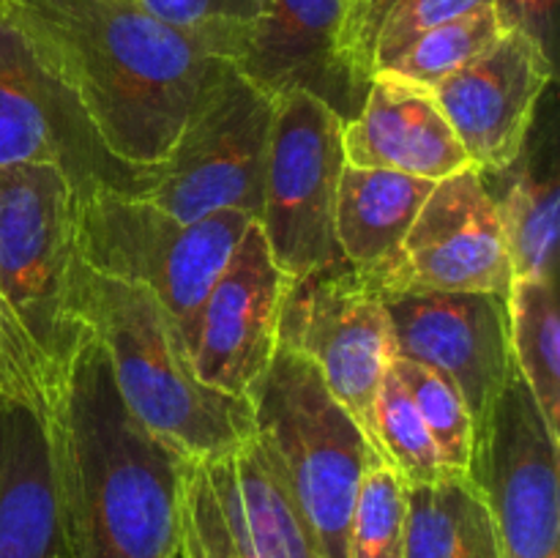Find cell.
Listing matches in <instances>:
<instances>
[{"instance_id": "6da1fadb", "label": "cell", "mask_w": 560, "mask_h": 558, "mask_svg": "<svg viewBox=\"0 0 560 558\" xmlns=\"http://www.w3.org/2000/svg\"><path fill=\"white\" fill-rule=\"evenodd\" d=\"M5 22L104 153L129 170L167 156L202 88L228 63L206 36L135 0H11Z\"/></svg>"}, {"instance_id": "7a4b0ae2", "label": "cell", "mask_w": 560, "mask_h": 558, "mask_svg": "<svg viewBox=\"0 0 560 558\" xmlns=\"http://www.w3.org/2000/svg\"><path fill=\"white\" fill-rule=\"evenodd\" d=\"M66 558H180V496L189 460L153 435L88 337L49 394Z\"/></svg>"}, {"instance_id": "3957f363", "label": "cell", "mask_w": 560, "mask_h": 558, "mask_svg": "<svg viewBox=\"0 0 560 558\" xmlns=\"http://www.w3.org/2000/svg\"><path fill=\"white\" fill-rule=\"evenodd\" d=\"M80 304L126 408L189 463L222 457L255 435L249 399L197 377L178 323L148 290L82 266Z\"/></svg>"}, {"instance_id": "277c9868", "label": "cell", "mask_w": 560, "mask_h": 558, "mask_svg": "<svg viewBox=\"0 0 560 558\" xmlns=\"http://www.w3.org/2000/svg\"><path fill=\"white\" fill-rule=\"evenodd\" d=\"M77 195L63 162L0 170V304L49 394L91 337L80 304Z\"/></svg>"}, {"instance_id": "5b68a950", "label": "cell", "mask_w": 560, "mask_h": 558, "mask_svg": "<svg viewBox=\"0 0 560 558\" xmlns=\"http://www.w3.org/2000/svg\"><path fill=\"white\" fill-rule=\"evenodd\" d=\"M255 435L277 463L320 558H348L355 492L381 454L317 367L277 348L249 392Z\"/></svg>"}, {"instance_id": "8992f818", "label": "cell", "mask_w": 560, "mask_h": 558, "mask_svg": "<svg viewBox=\"0 0 560 558\" xmlns=\"http://www.w3.org/2000/svg\"><path fill=\"white\" fill-rule=\"evenodd\" d=\"M255 219L219 211L180 222L124 186L88 184L77 195V249L88 271L148 290L173 315L186 345L219 274Z\"/></svg>"}, {"instance_id": "52a82bcc", "label": "cell", "mask_w": 560, "mask_h": 558, "mask_svg": "<svg viewBox=\"0 0 560 558\" xmlns=\"http://www.w3.org/2000/svg\"><path fill=\"white\" fill-rule=\"evenodd\" d=\"M273 98L246 80L233 63L219 66L197 96L167 156L131 170V195L197 222L219 211L260 217Z\"/></svg>"}, {"instance_id": "ba28073f", "label": "cell", "mask_w": 560, "mask_h": 558, "mask_svg": "<svg viewBox=\"0 0 560 558\" xmlns=\"http://www.w3.org/2000/svg\"><path fill=\"white\" fill-rule=\"evenodd\" d=\"M342 126L345 120L312 93L290 91L273 98L257 224L273 263L288 277L345 263L334 235L339 175L345 167Z\"/></svg>"}, {"instance_id": "9c48e42d", "label": "cell", "mask_w": 560, "mask_h": 558, "mask_svg": "<svg viewBox=\"0 0 560 558\" xmlns=\"http://www.w3.org/2000/svg\"><path fill=\"white\" fill-rule=\"evenodd\" d=\"M277 342L312 361L328 392L372 438V405L394 361L381 290L348 263L290 277Z\"/></svg>"}, {"instance_id": "30bf717a", "label": "cell", "mask_w": 560, "mask_h": 558, "mask_svg": "<svg viewBox=\"0 0 560 558\" xmlns=\"http://www.w3.org/2000/svg\"><path fill=\"white\" fill-rule=\"evenodd\" d=\"M180 539L184 558H320L257 435L222 457L189 463Z\"/></svg>"}, {"instance_id": "8fae6325", "label": "cell", "mask_w": 560, "mask_h": 558, "mask_svg": "<svg viewBox=\"0 0 560 558\" xmlns=\"http://www.w3.org/2000/svg\"><path fill=\"white\" fill-rule=\"evenodd\" d=\"M560 438L517 375L476 430L468 476L485 496L503 558H560Z\"/></svg>"}, {"instance_id": "7c38bea8", "label": "cell", "mask_w": 560, "mask_h": 558, "mask_svg": "<svg viewBox=\"0 0 560 558\" xmlns=\"http://www.w3.org/2000/svg\"><path fill=\"white\" fill-rule=\"evenodd\" d=\"M366 279L402 293L509 295L512 263L485 175L468 167L438 181L392 260Z\"/></svg>"}, {"instance_id": "4fadbf2b", "label": "cell", "mask_w": 560, "mask_h": 558, "mask_svg": "<svg viewBox=\"0 0 560 558\" xmlns=\"http://www.w3.org/2000/svg\"><path fill=\"white\" fill-rule=\"evenodd\" d=\"M381 293L392 323L394 359L419 361L446 375L463 394L474 430H479L517 375L509 337V295Z\"/></svg>"}, {"instance_id": "5bb4252c", "label": "cell", "mask_w": 560, "mask_h": 558, "mask_svg": "<svg viewBox=\"0 0 560 558\" xmlns=\"http://www.w3.org/2000/svg\"><path fill=\"white\" fill-rule=\"evenodd\" d=\"M288 279L273 263L260 224L252 222L197 317L191 364L202 383L249 397L279 348Z\"/></svg>"}, {"instance_id": "9a60e30c", "label": "cell", "mask_w": 560, "mask_h": 558, "mask_svg": "<svg viewBox=\"0 0 560 558\" xmlns=\"http://www.w3.org/2000/svg\"><path fill=\"white\" fill-rule=\"evenodd\" d=\"M552 74L556 60L523 33L506 31L474 63L432 88L474 170L506 173L517 164Z\"/></svg>"}, {"instance_id": "2e32d148", "label": "cell", "mask_w": 560, "mask_h": 558, "mask_svg": "<svg viewBox=\"0 0 560 558\" xmlns=\"http://www.w3.org/2000/svg\"><path fill=\"white\" fill-rule=\"evenodd\" d=\"M350 0H262L235 69L277 98L304 91L320 98L348 124L364 93L345 66L342 36Z\"/></svg>"}, {"instance_id": "e0dca14e", "label": "cell", "mask_w": 560, "mask_h": 558, "mask_svg": "<svg viewBox=\"0 0 560 558\" xmlns=\"http://www.w3.org/2000/svg\"><path fill=\"white\" fill-rule=\"evenodd\" d=\"M342 148L345 164L432 184L474 167L432 88L392 71L372 77L361 109L342 126Z\"/></svg>"}, {"instance_id": "ac0fdd59", "label": "cell", "mask_w": 560, "mask_h": 558, "mask_svg": "<svg viewBox=\"0 0 560 558\" xmlns=\"http://www.w3.org/2000/svg\"><path fill=\"white\" fill-rule=\"evenodd\" d=\"M0 558H66L47 408L9 392H0Z\"/></svg>"}, {"instance_id": "d6986e66", "label": "cell", "mask_w": 560, "mask_h": 558, "mask_svg": "<svg viewBox=\"0 0 560 558\" xmlns=\"http://www.w3.org/2000/svg\"><path fill=\"white\" fill-rule=\"evenodd\" d=\"M432 186V181L394 170L345 164L334 211V235L345 263L364 277L381 271L402 244Z\"/></svg>"}, {"instance_id": "ffe728a7", "label": "cell", "mask_w": 560, "mask_h": 558, "mask_svg": "<svg viewBox=\"0 0 560 558\" xmlns=\"http://www.w3.org/2000/svg\"><path fill=\"white\" fill-rule=\"evenodd\" d=\"M402 558H503L485 496L468 474L405 487Z\"/></svg>"}, {"instance_id": "44dd1931", "label": "cell", "mask_w": 560, "mask_h": 558, "mask_svg": "<svg viewBox=\"0 0 560 558\" xmlns=\"http://www.w3.org/2000/svg\"><path fill=\"white\" fill-rule=\"evenodd\" d=\"M492 0H350L345 16L342 53L350 80L366 96L372 77L432 27Z\"/></svg>"}, {"instance_id": "7402d4cb", "label": "cell", "mask_w": 560, "mask_h": 558, "mask_svg": "<svg viewBox=\"0 0 560 558\" xmlns=\"http://www.w3.org/2000/svg\"><path fill=\"white\" fill-rule=\"evenodd\" d=\"M514 364L552 435L560 438V315L556 279H514L509 290Z\"/></svg>"}, {"instance_id": "603a6c76", "label": "cell", "mask_w": 560, "mask_h": 558, "mask_svg": "<svg viewBox=\"0 0 560 558\" xmlns=\"http://www.w3.org/2000/svg\"><path fill=\"white\" fill-rule=\"evenodd\" d=\"M44 77L14 27L0 31V170L63 162L44 102Z\"/></svg>"}, {"instance_id": "cb8c5ba5", "label": "cell", "mask_w": 560, "mask_h": 558, "mask_svg": "<svg viewBox=\"0 0 560 558\" xmlns=\"http://www.w3.org/2000/svg\"><path fill=\"white\" fill-rule=\"evenodd\" d=\"M495 197V195H492ZM514 279H556L560 189L556 175L520 167L495 197Z\"/></svg>"}, {"instance_id": "d4e9b609", "label": "cell", "mask_w": 560, "mask_h": 558, "mask_svg": "<svg viewBox=\"0 0 560 558\" xmlns=\"http://www.w3.org/2000/svg\"><path fill=\"white\" fill-rule=\"evenodd\" d=\"M370 432L375 452L405 481V487L427 485L448 474L424 419L392 367L377 386Z\"/></svg>"}, {"instance_id": "484cf974", "label": "cell", "mask_w": 560, "mask_h": 558, "mask_svg": "<svg viewBox=\"0 0 560 558\" xmlns=\"http://www.w3.org/2000/svg\"><path fill=\"white\" fill-rule=\"evenodd\" d=\"M503 33L506 27L495 5L485 3L416 38L388 71L424 88H435L485 55Z\"/></svg>"}, {"instance_id": "4316f807", "label": "cell", "mask_w": 560, "mask_h": 558, "mask_svg": "<svg viewBox=\"0 0 560 558\" xmlns=\"http://www.w3.org/2000/svg\"><path fill=\"white\" fill-rule=\"evenodd\" d=\"M392 372L413 399L448 474H468L476 430L457 386L432 367L410 359H394Z\"/></svg>"}, {"instance_id": "83f0119b", "label": "cell", "mask_w": 560, "mask_h": 558, "mask_svg": "<svg viewBox=\"0 0 560 558\" xmlns=\"http://www.w3.org/2000/svg\"><path fill=\"white\" fill-rule=\"evenodd\" d=\"M408 496L381 457L366 468L348 528V558H402Z\"/></svg>"}, {"instance_id": "f1b7e54d", "label": "cell", "mask_w": 560, "mask_h": 558, "mask_svg": "<svg viewBox=\"0 0 560 558\" xmlns=\"http://www.w3.org/2000/svg\"><path fill=\"white\" fill-rule=\"evenodd\" d=\"M159 20L206 36L219 53L235 63L241 58L252 27L260 20L262 0H135Z\"/></svg>"}, {"instance_id": "f546056e", "label": "cell", "mask_w": 560, "mask_h": 558, "mask_svg": "<svg viewBox=\"0 0 560 558\" xmlns=\"http://www.w3.org/2000/svg\"><path fill=\"white\" fill-rule=\"evenodd\" d=\"M0 392L22 394V397H31L42 403L44 408H49L47 383H44L42 372L22 345V339L11 328L3 304H0Z\"/></svg>"}, {"instance_id": "4dcf8cb0", "label": "cell", "mask_w": 560, "mask_h": 558, "mask_svg": "<svg viewBox=\"0 0 560 558\" xmlns=\"http://www.w3.org/2000/svg\"><path fill=\"white\" fill-rule=\"evenodd\" d=\"M560 0H492L506 31L528 36L547 58L556 60Z\"/></svg>"}, {"instance_id": "1f68e13d", "label": "cell", "mask_w": 560, "mask_h": 558, "mask_svg": "<svg viewBox=\"0 0 560 558\" xmlns=\"http://www.w3.org/2000/svg\"><path fill=\"white\" fill-rule=\"evenodd\" d=\"M11 0H0V16H5V11H9Z\"/></svg>"}, {"instance_id": "d6a6232c", "label": "cell", "mask_w": 560, "mask_h": 558, "mask_svg": "<svg viewBox=\"0 0 560 558\" xmlns=\"http://www.w3.org/2000/svg\"><path fill=\"white\" fill-rule=\"evenodd\" d=\"M5 27V16H0V31H3Z\"/></svg>"}, {"instance_id": "836d02e7", "label": "cell", "mask_w": 560, "mask_h": 558, "mask_svg": "<svg viewBox=\"0 0 560 558\" xmlns=\"http://www.w3.org/2000/svg\"><path fill=\"white\" fill-rule=\"evenodd\" d=\"M180 558H184V556H180Z\"/></svg>"}]
</instances>
